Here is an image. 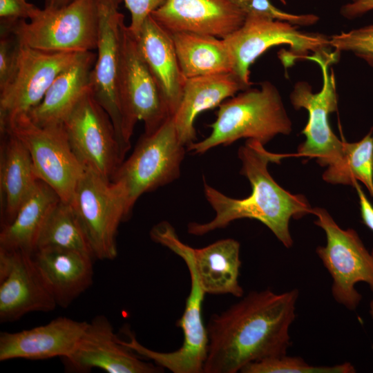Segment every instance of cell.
Instances as JSON below:
<instances>
[{"instance_id": "1", "label": "cell", "mask_w": 373, "mask_h": 373, "mask_svg": "<svg viewBox=\"0 0 373 373\" xmlns=\"http://www.w3.org/2000/svg\"><path fill=\"white\" fill-rule=\"evenodd\" d=\"M299 292L253 291L214 314L207 326L203 373H236L249 363L287 354Z\"/></svg>"}, {"instance_id": "2", "label": "cell", "mask_w": 373, "mask_h": 373, "mask_svg": "<svg viewBox=\"0 0 373 373\" xmlns=\"http://www.w3.org/2000/svg\"><path fill=\"white\" fill-rule=\"evenodd\" d=\"M264 146L258 140L248 139L238 151L241 162L240 174L247 178L251 186L248 197H229L204 180V193L215 211V216L207 222L189 223V233L200 236L224 228L234 220L250 218L267 227L285 247L292 246L289 229L291 218L312 214V208L305 196L289 193L273 179L268 171V164H280L285 155L269 152Z\"/></svg>"}, {"instance_id": "3", "label": "cell", "mask_w": 373, "mask_h": 373, "mask_svg": "<svg viewBox=\"0 0 373 373\" xmlns=\"http://www.w3.org/2000/svg\"><path fill=\"white\" fill-rule=\"evenodd\" d=\"M209 136L186 146L201 155L219 145L227 146L239 139L256 140L266 144L278 134L291 132L292 123L276 86L269 81L260 88H248L223 102Z\"/></svg>"}, {"instance_id": "4", "label": "cell", "mask_w": 373, "mask_h": 373, "mask_svg": "<svg viewBox=\"0 0 373 373\" xmlns=\"http://www.w3.org/2000/svg\"><path fill=\"white\" fill-rule=\"evenodd\" d=\"M233 60L234 73L250 87V66L268 49L287 45L279 57L285 68L296 60L305 59L312 53L327 54L331 51L329 36L321 33L304 32L287 22L274 21L256 15H247L243 24L223 39Z\"/></svg>"}, {"instance_id": "5", "label": "cell", "mask_w": 373, "mask_h": 373, "mask_svg": "<svg viewBox=\"0 0 373 373\" xmlns=\"http://www.w3.org/2000/svg\"><path fill=\"white\" fill-rule=\"evenodd\" d=\"M17 36L21 44L53 52H84L97 48V0H74L60 8L41 9L27 21H1Z\"/></svg>"}, {"instance_id": "6", "label": "cell", "mask_w": 373, "mask_h": 373, "mask_svg": "<svg viewBox=\"0 0 373 373\" xmlns=\"http://www.w3.org/2000/svg\"><path fill=\"white\" fill-rule=\"evenodd\" d=\"M185 153L186 146L179 138L173 116L154 132L142 135L132 154L122 162L111 179L124 188L131 213L142 195L180 176Z\"/></svg>"}, {"instance_id": "7", "label": "cell", "mask_w": 373, "mask_h": 373, "mask_svg": "<svg viewBox=\"0 0 373 373\" xmlns=\"http://www.w3.org/2000/svg\"><path fill=\"white\" fill-rule=\"evenodd\" d=\"M70 204L93 257L114 260L118 227L131 214L122 186L85 169Z\"/></svg>"}, {"instance_id": "8", "label": "cell", "mask_w": 373, "mask_h": 373, "mask_svg": "<svg viewBox=\"0 0 373 373\" xmlns=\"http://www.w3.org/2000/svg\"><path fill=\"white\" fill-rule=\"evenodd\" d=\"M339 57L340 52L336 50L307 56L305 59L315 61L321 68L322 88L314 93L309 84L300 81L295 84L289 96L294 108H305L309 116L302 131L305 140L298 146L296 155L314 158L322 166L338 163L343 154L345 141L337 137L329 123V115L337 111L338 107L335 76L329 67Z\"/></svg>"}, {"instance_id": "9", "label": "cell", "mask_w": 373, "mask_h": 373, "mask_svg": "<svg viewBox=\"0 0 373 373\" xmlns=\"http://www.w3.org/2000/svg\"><path fill=\"white\" fill-rule=\"evenodd\" d=\"M122 0H97L98 38L96 60L90 75V90L113 123L122 160L131 148L129 133L119 89L121 31L124 16Z\"/></svg>"}, {"instance_id": "10", "label": "cell", "mask_w": 373, "mask_h": 373, "mask_svg": "<svg viewBox=\"0 0 373 373\" xmlns=\"http://www.w3.org/2000/svg\"><path fill=\"white\" fill-rule=\"evenodd\" d=\"M312 214L317 218L314 224L326 235V245L318 247L316 254L332 278V296L354 310L361 300L356 283H366L373 292V255L354 229L341 228L325 209L312 208Z\"/></svg>"}, {"instance_id": "11", "label": "cell", "mask_w": 373, "mask_h": 373, "mask_svg": "<svg viewBox=\"0 0 373 373\" xmlns=\"http://www.w3.org/2000/svg\"><path fill=\"white\" fill-rule=\"evenodd\" d=\"M6 131L26 146L38 178L70 203L85 169L73 151L63 124L41 126L24 115L0 130L1 133Z\"/></svg>"}, {"instance_id": "12", "label": "cell", "mask_w": 373, "mask_h": 373, "mask_svg": "<svg viewBox=\"0 0 373 373\" xmlns=\"http://www.w3.org/2000/svg\"><path fill=\"white\" fill-rule=\"evenodd\" d=\"M119 89L126 126L132 135L137 121L144 133L156 131L171 116L160 89L128 26L121 31Z\"/></svg>"}, {"instance_id": "13", "label": "cell", "mask_w": 373, "mask_h": 373, "mask_svg": "<svg viewBox=\"0 0 373 373\" xmlns=\"http://www.w3.org/2000/svg\"><path fill=\"white\" fill-rule=\"evenodd\" d=\"M63 126L71 149L84 169L111 180L123 160L111 119L90 89Z\"/></svg>"}, {"instance_id": "14", "label": "cell", "mask_w": 373, "mask_h": 373, "mask_svg": "<svg viewBox=\"0 0 373 373\" xmlns=\"http://www.w3.org/2000/svg\"><path fill=\"white\" fill-rule=\"evenodd\" d=\"M150 236L154 242L191 261L205 294L243 296L244 290L239 283L242 262L237 240L222 239L202 248H193L180 240L166 221L153 226Z\"/></svg>"}, {"instance_id": "15", "label": "cell", "mask_w": 373, "mask_h": 373, "mask_svg": "<svg viewBox=\"0 0 373 373\" xmlns=\"http://www.w3.org/2000/svg\"><path fill=\"white\" fill-rule=\"evenodd\" d=\"M81 53L46 52L21 44L16 75L0 90V130L15 118L28 115L57 77Z\"/></svg>"}, {"instance_id": "16", "label": "cell", "mask_w": 373, "mask_h": 373, "mask_svg": "<svg viewBox=\"0 0 373 373\" xmlns=\"http://www.w3.org/2000/svg\"><path fill=\"white\" fill-rule=\"evenodd\" d=\"M187 266L191 278L190 292L178 326L183 332V342L173 352H161L142 345L128 332V341L122 342L143 358L152 361L173 373H202L207 355L208 334L202 318L204 295L191 261L182 258Z\"/></svg>"}, {"instance_id": "17", "label": "cell", "mask_w": 373, "mask_h": 373, "mask_svg": "<svg viewBox=\"0 0 373 373\" xmlns=\"http://www.w3.org/2000/svg\"><path fill=\"white\" fill-rule=\"evenodd\" d=\"M32 255L0 249L1 323L15 321L32 312H50L57 306Z\"/></svg>"}, {"instance_id": "18", "label": "cell", "mask_w": 373, "mask_h": 373, "mask_svg": "<svg viewBox=\"0 0 373 373\" xmlns=\"http://www.w3.org/2000/svg\"><path fill=\"white\" fill-rule=\"evenodd\" d=\"M77 372L99 368L109 373H157L164 370L146 362L122 343L104 315H97L87 326L72 352L64 358Z\"/></svg>"}, {"instance_id": "19", "label": "cell", "mask_w": 373, "mask_h": 373, "mask_svg": "<svg viewBox=\"0 0 373 373\" xmlns=\"http://www.w3.org/2000/svg\"><path fill=\"white\" fill-rule=\"evenodd\" d=\"M151 16L169 34L191 32L224 39L246 15L229 0H166Z\"/></svg>"}, {"instance_id": "20", "label": "cell", "mask_w": 373, "mask_h": 373, "mask_svg": "<svg viewBox=\"0 0 373 373\" xmlns=\"http://www.w3.org/2000/svg\"><path fill=\"white\" fill-rule=\"evenodd\" d=\"M88 322L58 317L48 323L17 332L0 333V361L44 360L68 356Z\"/></svg>"}, {"instance_id": "21", "label": "cell", "mask_w": 373, "mask_h": 373, "mask_svg": "<svg viewBox=\"0 0 373 373\" xmlns=\"http://www.w3.org/2000/svg\"><path fill=\"white\" fill-rule=\"evenodd\" d=\"M36 265L57 305L69 306L93 283V256L59 247H44L33 254Z\"/></svg>"}, {"instance_id": "22", "label": "cell", "mask_w": 373, "mask_h": 373, "mask_svg": "<svg viewBox=\"0 0 373 373\" xmlns=\"http://www.w3.org/2000/svg\"><path fill=\"white\" fill-rule=\"evenodd\" d=\"M136 40L173 116L180 103L186 79L182 73L171 35L149 15Z\"/></svg>"}, {"instance_id": "23", "label": "cell", "mask_w": 373, "mask_h": 373, "mask_svg": "<svg viewBox=\"0 0 373 373\" xmlns=\"http://www.w3.org/2000/svg\"><path fill=\"white\" fill-rule=\"evenodd\" d=\"M248 88L233 73L186 79L180 103L173 115L181 142L186 146L194 142V122L200 113L219 106L225 99Z\"/></svg>"}, {"instance_id": "24", "label": "cell", "mask_w": 373, "mask_h": 373, "mask_svg": "<svg viewBox=\"0 0 373 373\" xmlns=\"http://www.w3.org/2000/svg\"><path fill=\"white\" fill-rule=\"evenodd\" d=\"M96 53H81L51 84L41 102L28 113L30 119L41 126L61 125L75 106L90 89V75Z\"/></svg>"}, {"instance_id": "25", "label": "cell", "mask_w": 373, "mask_h": 373, "mask_svg": "<svg viewBox=\"0 0 373 373\" xmlns=\"http://www.w3.org/2000/svg\"><path fill=\"white\" fill-rule=\"evenodd\" d=\"M0 203L1 229L14 219L19 207L38 180L30 153L22 142L9 131L1 133Z\"/></svg>"}, {"instance_id": "26", "label": "cell", "mask_w": 373, "mask_h": 373, "mask_svg": "<svg viewBox=\"0 0 373 373\" xmlns=\"http://www.w3.org/2000/svg\"><path fill=\"white\" fill-rule=\"evenodd\" d=\"M60 200L49 185L39 180L19 207L13 220L1 229L0 249L33 254L42 229Z\"/></svg>"}, {"instance_id": "27", "label": "cell", "mask_w": 373, "mask_h": 373, "mask_svg": "<svg viewBox=\"0 0 373 373\" xmlns=\"http://www.w3.org/2000/svg\"><path fill=\"white\" fill-rule=\"evenodd\" d=\"M170 35L186 79L233 73V57L223 39L191 32Z\"/></svg>"}, {"instance_id": "28", "label": "cell", "mask_w": 373, "mask_h": 373, "mask_svg": "<svg viewBox=\"0 0 373 373\" xmlns=\"http://www.w3.org/2000/svg\"><path fill=\"white\" fill-rule=\"evenodd\" d=\"M323 178L331 184L352 186L355 182L361 181L373 198L372 130L358 142H344L341 160L327 166L323 174Z\"/></svg>"}, {"instance_id": "29", "label": "cell", "mask_w": 373, "mask_h": 373, "mask_svg": "<svg viewBox=\"0 0 373 373\" xmlns=\"http://www.w3.org/2000/svg\"><path fill=\"white\" fill-rule=\"evenodd\" d=\"M44 247L73 249L93 256L70 203L61 200L49 215L40 233L37 249Z\"/></svg>"}, {"instance_id": "30", "label": "cell", "mask_w": 373, "mask_h": 373, "mask_svg": "<svg viewBox=\"0 0 373 373\" xmlns=\"http://www.w3.org/2000/svg\"><path fill=\"white\" fill-rule=\"evenodd\" d=\"M356 370L350 363L328 365H312L298 356L287 354L254 362L244 367L242 373H353Z\"/></svg>"}, {"instance_id": "31", "label": "cell", "mask_w": 373, "mask_h": 373, "mask_svg": "<svg viewBox=\"0 0 373 373\" xmlns=\"http://www.w3.org/2000/svg\"><path fill=\"white\" fill-rule=\"evenodd\" d=\"M332 48L350 52L373 68V23L329 36Z\"/></svg>"}, {"instance_id": "32", "label": "cell", "mask_w": 373, "mask_h": 373, "mask_svg": "<svg viewBox=\"0 0 373 373\" xmlns=\"http://www.w3.org/2000/svg\"><path fill=\"white\" fill-rule=\"evenodd\" d=\"M247 15H256L299 26H311L319 21L314 14H291L273 5L270 0H229Z\"/></svg>"}, {"instance_id": "33", "label": "cell", "mask_w": 373, "mask_h": 373, "mask_svg": "<svg viewBox=\"0 0 373 373\" xmlns=\"http://www.w3.org/2000/svg\"><path fill=\"white\" fill-rule=\"evenodd\" d=\"M0 26V90H1L16 75L21 42L7 24L1 22Z\"/></svg>"}, {"instance_id": "34", "label": "cell", "mask_w": 373, "mask_h": 373, "mask_svg": "<svg viewBox=\"0 0 373 373\" xmlns=\"http://www.w3.org/2000/svg\"><path fill=\"white\" fill-rule=\"evenodd\" d=\"M131 14V23L128 26L137 38L146 19L160 7L166 0H122Z\"/></svg>"}, {"instance_id": "35", "label": "cell", "mask_w": 373, "mask_h": 373, "mask_svg": "<svg viewBox=\"0 0 373 373\" xmlns=\"http://www.w3.org/2000/svg\"><path fill=\"white\" fill-rule=\"evenodd\" d=\"M40 10L27 0H0V20H30L38 15Z\"/></svg>"}, {"instance_id": "36", "label": "cell", "mask_w": 373, "mask_h": 373, "mask_svg": "<svg viewBox=\"0 0 373 373\" xmlns=\"http://www.w3.org/2000/svg\"><path fill=\"white\" fill-rule=\"evenodd\" d=\"M373 10V0H352L344 4L340 14L347 19H354Z\"/></svg>"}, {"instance_id": "37", "label": "cell", "mask_w": 373, "mask_h": 373, "mask_svg": "<svg viewBox=\"0 0 373 373\" xmlns=\"http://www.w3.org/2000/svg\"><path fill=\"white\" fill-rule=\"evenodd\" d=\"M353 186L356 189L358 196L363 221L364 224L373 231V206L367 198L358 182H355ZM372 254L373 255V249Z\"/></svg>"}, {"instance_id": "38", "label": "cell", "mask_w": 373, "mask_h": 373, "mask_svg": "<svg viewBox=\"0 0 373 373\" xmlns=\"http://www.w3.org/2000/svg\"><path fill=\"white\" fill-rule=\"evenodd\" d=\"M74 0H44V8H60L73 2Z\"/></svg>"}, {"instance_id": "39", "label": "cell", "mask_w": 373, "mask_h": 373, "mask_svg": "<svg viewBox=\"0 0 373 373\" xmlns=\"http://www.w3.org/2000/svg\"><path fill=\"white\" fill-rule=\"evenodd\" d=\"M371 314H372V316L373 317V300L371 303Z\"/></svg>"}, {"instance_id": "40", "label": "cell", "mask_w": 373, "mask_h": 373, "mask_svg": "<svg viewBox=\"0 0 373 373\" xmlns=\"http://www.w3.org/2000/svg\"><path fill=\"white\" fill-rule=\"evenodd\" d=\"M284 5H285L287 3H286V0H280Z\"/></svg>"}]
</instances>
